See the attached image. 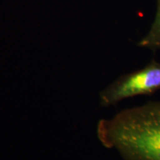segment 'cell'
<instances>
[{"label":"cell","mask_w":160,"mask_h":160,"mask_svg":"<svg viewBox=\"0 0 160 160\" xmlns=\"http://www.w3.org/2000/svg\"><path fill=\"white\" fill-rule=\"evenodd\" d=\"M159 90L160 63L152 60L142 68L120 76L100 91L99 105L108 108L124 99L153 94Z\"/></svg>","instance_id":"2"},{"label":"cell","mask_w":160,"mask_h":160,"mask_svg":"<svg viewBox=\"0 0 160 160\" xmlns=\"http://www.w3.org/2000/svg\"><path fill=\"white\" fill-rule=\"evenodd\" d=\"M97 137L123 160H160V101H152L100 119Z\"/></svg>","instance_id":"1"},{"label":"cell","mask_w":160,"mask_h":160,"mask_svg":"<svg viewBox=\"0 0 160 160\" xmlns=\"http://www.w3.org/2000/svg\"><path fill=\"white\" fill-rule=\"evenodd\" d=\"M138 45L152 51L160 49V0H157V11L154 21L148 33L140 40Z\"/></svg>","instance_id":"3"}]
</instances>
